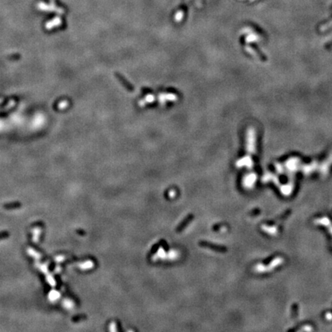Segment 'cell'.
<instances>
[{"mask_svg":"<svg viewBox=\"0 0 332 332\" xmlns=\"http://www.w3.org/2000/svg\"><path fill=\"white\" fill-rule=\"evenodd\" d=\"M87 317L86 316V315H78V316H75L74 317V318H72V321H74V322H77V321H81V319H85Z\"/></svg>","mask_w":332,"mask_h":332,"instance_id":"cell-5","label":"cell"},{"mask_svg":"<svg viewBox=\"0 0 332 332\" xmlns=\"http://www.w3.org/2000/svg\"><path fill=\"white\" fill-rule=\"evenodd\" d=\"M158 99L160 101H175L176 100V95L174 94H161L158 97H155L152 95H148L145 96L143 100L139 101V104L140 106H144L145 104L151 103L152 101H155Z\"/></svg>","mask_w":332,"mask_h":332,"instance_id":"cell-1","label":"cell"},{"mask_svg":"<svg viewBox=\"0 0 332 332\" xmlns=\"http://www.w3.org/2000/svg\"><path fill=\"white\" fill-rule=\"evenodd\" d=\"M9 236V233L8 231H2L0 232V239H3V238H6Z\"/></svg>","mask_w":332,"mask_h":332,"instance_id":"cell-6","label":"cell"},{"mask_svg":"<svg viewBox=\"0 0 332 332\" xmlns=\"http://www.w3.org/2000/svg\"><path fill=\"white\" fill-rule=\"evenodd\" d=\"M20 207H22V204L20 202H12V203H9V204H5L4 205H3V208L6 209H7V210H11V209H16V208H20Z\"/></svg>","mask_w":332,"mask_h":332,"instance_id":"cell-4","label":"cell"},{"mask_svg":"<svg viewBox=\"0 0 332 332\" xmlns=\"http://www.w3.org/2000/svg\"><path fill=\"white\" fill-rule=\"evenodd\" d=\"M199 245L201 247L205 248L211 249V250L218 251V252H224V251H226V248L224 246L214 244V243H211V242H205V241H202V242H199Z\"/></svg>","mask_w":332,"mask_h":332,"instance_id":"cell-2","label":"cell"},{"mask_svg":"<svg viewBox=\"0 0 332 332\" xmlns=\"http://www.w3.org/2000/svg\"><path fill=\"white\" fill-rule=\"evenodd\" d=\"M193 218H194L193 215H191H191H188L182 222H181L180 224H178V227H177V228H176V231H177V232H181V231H182L183 230L187 227L188 224H189L190 223H191V221L193 220Z\"/></svg>","mask_w":332,"mask_h":332,"instance_id":"cell-3","label":"cell"}]
</instances>
